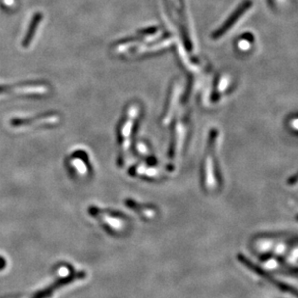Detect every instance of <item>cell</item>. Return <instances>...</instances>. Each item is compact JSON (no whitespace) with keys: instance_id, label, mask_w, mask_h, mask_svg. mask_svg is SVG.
<instances>
[{"instance_id":"cell-1","label":"cell","mask_w":298,"mask_h":298,"mask_svg":"<svg viewBox=\"0 0 298 298\" xmlns=\"http://www.w3.org/2000/svg\"><path fill=\"white\" fill-rule=\"evenodd\" d=\"M62 277L58 278L57 280L53 283L48 288L40 291L39 293H36L32 298H51L55 293V290L61 289L67 285H70V283L74 281L82 280L86 277L85 271H79V272H72L71 274L68 275H61Z\"/></svg>"},{"instance_id":"cell-6","label":"cell","mask_w":298,"mask_h":298,"mask_svg":"<svg viewBox=\"0 0 298 298\" xmlns=\"http://www.w3.org/2000/svg\"><path fill=\"white\" fill-rule=\"evenodd\" d=\"M72 163H73V165L76 167V169H77V171H78L79 173L83 174V173L86 172V166H85V163H84L81 159H79V158H73V159H72Z\"/></svg>"},{"instance_id":"cell-2","label":"cell","mask_w":298,"mask_h":298,"mask_svg":"<svg viewBox=\"0 0 298 298\" xmlns=\"http://www.w3.org/2000/svg\"><path fill=\"white\" fill-rule=\"evenodd\" d=\"M204 178H205V185L208 190H213L217 186L216 172H215V142L209 147L205 165H204Z\"/></svg>"},{"instance_id":"cell-4","label":"cell","mask_w":298,"mask_h":298,"mask_svg":"<svg viewBox=\"0 0 298 298\" xmlns=\"http://www.w3.org/2000/svg\"><path fill=\"white\" fill-rule=\"evenodd\" d=\"M57 120V117L55 116H41V117H38L36 119H15V120H12V123L11 124L13 126H25V125H28V124H33V123H40L38 121H41L43 123H46L44 121H49L50 123H53L54 121Z\"/></svg>"},{"instance_id":"cell-3","label":"cell","mask_w":298,"mask_h":298,"mask_svg":"<svg viewBox=\"0 0 298 298\" xmlns=\"http://www.w3.org/2000/svg\"><path fill=\"white\" fill-rule=\"evenodd\" d=\"M90 215L100 219V221L106 225V227L111 231H120L123 228V221L122 218H119L115 213L110 211L101 210L96 207L89 208Z\"/></svg>"},{"instance_id":"cell-5","label":"cell","mask_w":298,"mask_h":298,"mask_svg":"<svg viewBox=\"0 0 298 298\" xmlns=\"http://www.w3.org/2000/svg\"><path fill=\"white\" fill-rule=\"evenodd\" d=\"M41 19H42V15L40 13L36 14L35 17L32 19V22H31V24L29 26V29H28V32L26 34V37H25V39L23 41V47H28L29 46L31 40L33 39V36L35 34L36 28L38 27Z\"/></svg>"}]
</instances>
